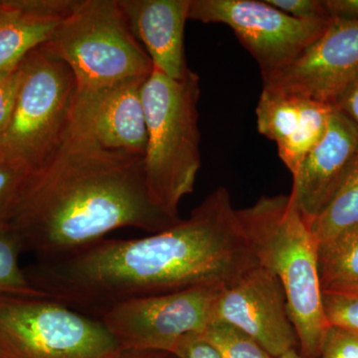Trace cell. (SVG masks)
Masks as SVG:
<instances>
[{
    "mask_svg": "<svg viewBox=\"0 0 358 358\" xmlns=\"http://www.w3.org/2000/svg\"><path fill=\"white\" fill-rule=\"evenodd\" d=\"M320 358H358V329L329 326Z\"/></svg>",
    "mask_w": 358,
    "mask_h": 358,
    "instance_id": "cell-23",
    "label": "cell"
},
{
    "mask_svg": "<svg viewBox=\"0 0 358 358\" xmlns=\"http://www.w3.org/2000/svg\"><path fill=\"white\" fill-rule=\"evenodd\" d=\"M200 334L221 358H274L251 336L227 322L215 320Z\"/></svg>",
    "mask_w": 358,
    "mask_h": 358,
    "instance_id": "cell-21",
    "label": "cell"
},
{
    "mask_svg": "<svg viewBox=\"0 0 358 358\" xmlns=\"http://www.w3.org/2000/svg\"><path fill=\"white\" fill-rule=\"evenodd\" d=\"M119 4L155 69L173 79L185 77L190 70L185 53L190 0H119Z\"/></svg>",
    "mask_w": 358,
    "mask_h": 358,
    "instance_id": "cell-14",
    "label": "cell"
},
{
    "mask_svg": "<svg viewBox=\"0 0 358 358\" xmlns=\"http://www.w3.org/2000/svg\"><path fill=\"white\" fill-rule=\"evenodd\" d=\"M215 320L248 334L274 358L299 345L281 282L260 264L222 289L216 301Z\"/></svg>",
    "mask_w": 358,
    "mask_h": 358,
    "instance_id": "cell-11",
    "label": "cell"
},
{
    "mask_svg": "<svg viewBox=\"0 0 358 358\" xmlns=\"http://www.w3.org/2000/svg\"><path fill=\"white\" fill-rule=\"evenodd\" d=\"M278 358H303L301 353L296 352V350H292L289 352L285 353L282 357Z\"/></svg>",
    "mask_w": 358,
    "mask_h": 358,
    "instance_id": "cell-31",
    "label": "cell"
},
{
    "mask_svg": "<svg viewBox=\"0 0 358 358\" xmlns=\"http://www.w3.org/2000/svg\"><path fill=\"white\" fill-rule=\"evenodd\" d=\"M322 303L329 326L358 329V289L322 292Z\"/></svg>",
    "mask_w": 358,
    "mask_h": 358,
    "instance_id": "cell-22",
    "label": "cell"
},
{
    "mask_svg": "<svg viewBox=\"0 0 358 358\" xmlns=\"http://www.w3.org/2000/svg\"><path fill=\"white\" fill-rule=\"evenodd\" d=\"M21 77V63L11 69L0 72V136L4 133L13 117L20 93Z\"/></svg>",
    "mask_w": 358,
    "mask_h": 358,
    "instance_id": "cell-24",
    "label": "cell"
},
{
    "mask_svg": "<svg viewBox=\"0 0 358 358\" xmlns=\"http://www.w3.org/2000/svg\"><path fill=\"white\" fill-rule=\"evenodd\" d=\"M120 358H179L171 352H129L124 350Z\"/></svg>",
    "mask_w": 358,
    "mask_h": 358,
    "instance_id": "cell-30",
    "label": "cell"
},
{
    "mask_svg": "<svg viewBox=\"0 0 358 358\" xmlns=\"http://www.w3.org/2000/svg\"><path fill=\"white\" fill-rule=\"evenodd\" d=\"M333 109V106L306 100L298 129L288 140L277 145L280 159L292 176L296 174L303 160L324 138Z\"/></svg>",
    "mask_w": 358,
    "mask_h": 358,
    "instance_id": "cell-19",
    "label": "cell"
},
{
    "mask_svg": "<svg viewBox=\"0 0 358 358\" xmlns=\"http://www.w3.org/2000/svg\"><path fill=\"white\" fill-rule=\"evenodd\" d=\"M357 157L358 129L334 108L324 138L293 176L289 195L308 226L334 199Z\"/></svg>",
    "mask_w": 358,
    "mask_h": 358,
    "instance_id": "cell-13",
    "label": "cell"
},
{
    "mask_svg": "<svg viewBox=\"0 0 358 358\" xmlns=\"http://www.w3.org/2000/svg\"><path fill=\"white\" fill-rule=\"evenodd\" d=\"M24 251L17 233L0 219V294L22 298H48L33 286L20 266V255Z\"/></svg>",
    "mask_w": 358,
    "mask_h": 358,
    "instance_id": "cell-20",
    "label": "cell"
},
{
    "mask_svg": "<svg viewBox=\"0 0 358 358\" xmlns=\"http://www.w3.org/2000/svg\"><path fill=\"white\" fill-rule=\"evenodd\" d=\"M43 46L70 68L77 91L145 79L154 71L119 0H80Z\"/></svg>",
    "mask_w": 358,
    "mask_h": 358,
    "instance_id": "cell-5",
    "label": "cell"
},
{
    "mask_svg": "<svg viewBox=\"0 0 358 358\" xmlns=\"http://www.w3.org/2000/svg\"><path fill=\"white\" fill-rule=\"evenodd\" d=\"M306 100L263 89L256 108L259 133L277 145L288 140L300 126Z\"/></svg>",
    "mask_w": 358,
    "mask_h": 358,
    "instance_id": "cell-18",
    "label": "cell"
},
{
    "mask_svg": "<svg viewBox=\"0 0 358 358\" xmlns=\"http://www.w3.org/2000/svg\"><path fill=\"white\" fill-rule=\"evenodd\" d=\"M268 4L303 21H331L324 0H266Z\"/></svg>",
    "mask_w": 358,
    "mask_h": 358,
    "instance_id": "cell-25",
    "label": "cell"
},
{
    "mask_svg": "<svg viewBox=\"0 0 358 358\" xmlns=\"http://www.w3.org/2000/svg\"><path fill=\"white\" fill-rule=\"evenodd\" d=\"M237 215L257 261L281 282L301 357L320 358L329 326L308 224L289 194L262 196Z\"/></svg>",
    "mask_w": 358,
    "mask_h": 358,
    "instance_id": "cell-3",
    "label": "cell"
},
{
    "mask_svg": "<svg viewBox=\"0 0 358 358\" xmlns=\"http://www.w3.org/2000/svg\"><path fill=\"white\" fill-rule=\"evenodd\" d=\"M80 0H0V72L48 41Z\"/></svg>",
    "mask_w": 358,
    "mask_h": 358,
    "instance_id": "cell-15",
    "label": "cell"
},
{
    "mask_svg": "<svg viewBox=\"0 0 358 358\" xmlns=\"http://www.w3.org/2000/svg\"><path fill=\"white\" fill-rule=\"evenodd\" d=\"M13 117L0 136V157L31 173L64 140L76 96L72 71L41 45L22 62Z\"/></svg>",
    "mask_w": 358,
    "mask_h": 358,
    "instance_id": "cell-6",
    "label": "cell"
},
{
    "mask_svg": "<svg viewBox=\"0 0 358 358\" xmlns=\"http://www.w3.org/2000/svg\"><path fill=\"white\" fill-rule=\"evenodd\" d=\"M358 73V20H333L296 60L263 89L333 106Z\"/></svg>",
    "mask_w": 358,
    "mask_h": 358,
    "instance_id": "cell-10",
    "label": "cell"
},
{
    "mask_svg": "<svg viewBox=\"0 0 358 358\" xmlns=\"http://www.w3.org/2000/svg\"><path fill=\"white\" fill-rule=\"evenodd\" d=\"M102 320L49 298L0 294V358H120Z\"/></svg>",
    "mask_w": 358,
    "mask_h": 358,
    "instance_id": "cell-7",
    "label": "cell"
},
{
    "mask_svg": "<svg viewBox=\"0 0 358 358\" xmlns=\"http://www.w3.org/2000/svg\"><path fill=\"white\" fill-rule=\"evenodd\" d=\"M38 262L65 258L136 228L154 234L174 218L155 203L143 157L108 150L69 126L62 143L0 214Z\"/></svg>",
    "mask_w": 358,
    "mask_h": 358,
    "instance_id": "cell-2",
    "label": "cell"
},
{
    "mask_svg": "<svg viewBox=\"0 0 358 358\" xmlns=\"http://www.w3.org/2000/svg\"><path fill=\"white\" fill-rule=\"evenodd\" d=\"M333 107L358 129V73L339 94Z\"/></svg>",
    "mask_w": 358,
    "mask_h": 358,
    "instance_id": "cell-28",
    "label": "cell"
},
{
    "mask_svg": "<svg viewBox=\"0 0 358 358\" xmlns=\"http://www.w3.org/2000/svg\"><path fill=\"white\" fill-rule=\"evenodd\" d=\"M223 287H195L176 293L122 301L101 315L122 350L173 352L186 336L203 333L214 322Z\"/></svg>",
    "mask_w": 358,
    "mask_h": 358,
    "instance_id": "cell-8",
    "label": "cell"
},
{
    "mask_svg": "<svg viewBox=\"0 0 358 358\" xmlns=\"http://www.w3.org/2000/svg\"><path fill=\"white\" fill-rule=\"evenodd\" d=\"M148 78L77 91L71 126L108 150L145 157L148 131L143 88Z\"/></svg>",
    "mask_w": 358,
    "mask_h": 358,
    "instance_id": "cell-12",
    "label": "cell"
},
{
    "mask_svg": "<svg viewBox=\"0 0 358 358\" xmlns=\"http://www.w3.org/2000/svg\"><path fill=\"white\" fill-rule=\"evenodd\" d=\"M308 228L317 244L358 229V157L338 192Z\"/></svg>",
    "mask_w": 358,
    "mask_h": 358,
    "instance_id": "cell-17",
    "label": "cell"
},
{
    "mask_svg": "<svg viewBox=\"0 0 358 358\" xmlns=\"http://www.w3.org/2000/svg\"><path fill=\"white\" fill-rule=\"evenodd\" d=\"M322 292L358 289V229L317 244Z\"/></svg>",
    "mask_w": 358,
    "mask_h": 358,
    "instance_id": "cell-16",
    "label": "cell"
},
{
    "mask_svg": "<svg viewBox=\"0 0 358 358\" xmlns=\"http://www.w3.org/2000/svg\"><path fill=\"white\" fill-rule=\"evenodd\" d=\"M188 20L229 26L258 63L263 81L296 60L333 20H296L266 0H190Z\"/></svg>",
    "mask_w": 358,
    "mask_h": 358,
    "instance_id": "cell-9",
    "label": "cell"
},
{
    "mask_svg": "<svg viewBox=\"0 0 358 358\" xmlns=\"http://www.w3.org/2000/svg\"><path fill=\"white\" fill-rule=\"evenodd\" d=\"M173 353L179 358H221L217 350L200 334H189L181 339Z\"/></svg>",
    "mask_w": 358,
    "mask_h": 358,
    "instance_id": "cell-27",
    "label": "cell"
},
{
    "mask_svg": "<svg viewBox=\"0 0 358 358\" xmlns=\"http://www.w3.org/2000/svg\"><path fill=\"white\" fill-rule=\"evenodd\" d=\"M331 20H358V0H324Z\"/></svg>",
    "mask_w": 358,
    "mask_h": 358,
    "instance_id": "cell-29",
    "label": "cell"
},
{
    "mask_svg": "<svg viewBox=\"0 0 358 358\" xmlns=\"http://www.w3.org/2000/svg\"><path fill=\"white\" fill-rule=\"evenodd\" d=\"M199 96V76L192 70L173 79L154 68L143 85L145 180L155 203L174 218L181 199L193 192L201 166Z\"/></svg>",
    "mask_w": 358,
    "mask_h": 358,
    "instance_id": "cell-4",
    "label": "cell"
},
{
    "mask_svg": "<svg viewBox=\"0 0 358 358\" xmlns=\"http://www.w3.org/2000/svg\"><path fill=\"white\" fill-rule=\"evenodd\" d=\"M29 174L0 157V214L13 201Z\"/></svg>",
    "mask_w": 358,
    "mask_h": 358,
    "instance_id": "cell-26",
    "label": "cell"
},
{
    "mask_svg": "<svg viewBox=\"0 0 358 358\" xmlns=\"http://www.w3.org/2000/svg\"><path fill=\"white\" fill-rule=\"evenodd\" d=\"M259 265L221 186L187 219L136 239H105L25 272L51 300L100 319L117 303L195 287L230 286Z\"/></svg>",
    "mask_w": 358,
    "mask_h": 358,
    "instance_id": "cell-1",
    "label": "cell"
}]
</instances>
